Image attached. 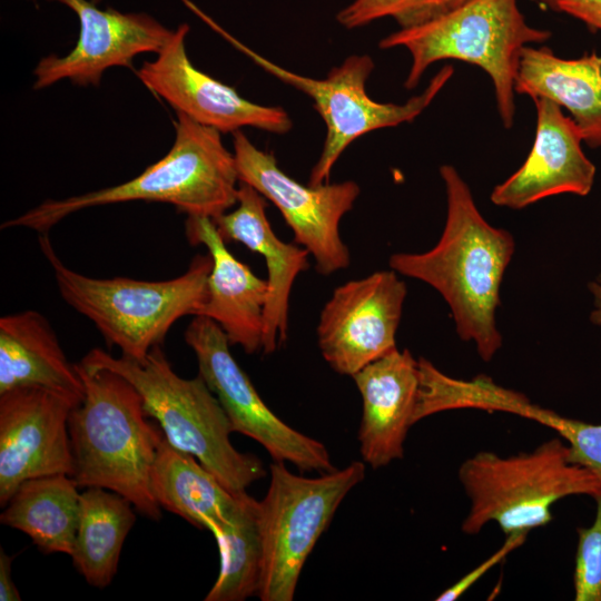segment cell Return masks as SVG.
I'll list each match as a JSON object with an SVG mask.
<instances>
[{"label": "cell", "instance_id": "obj_1", "mask_svg": "<svg viewBox=\"0 0 601 601\" xmlns=\"http://www.w3.org/2000/svg\"><path fill=\"white\" fill-rule=\"evenodd\" d=\"M440 175L447 214L437 244L424 253H395L388 265L436 289L450 306L460 338L473 341L480 357L490 362L502 346L495 312L515 242L510 231L485 220L455 167L442 165Z\"/></svg>", "mask_w": 601, "mask_h": 601}, {"label": "cell", "instance_id": "obj_2", "mask_svg": "<svg viewBox=\"0 0 601 601\" xmlns=\"http://www.w3.org/2000/svg\"><path fill=\"white\" fill-rule=\"evenodd\" d=\"M83 397L69 415L73 467L78 487L97 486L126 497L141 514L158 520L150 476L165 435L147 420L142 398L124 376L76 364Z\"/></svg>", "mask_w": 601, "mask_h": 601}, {"label": "cell", "instance_id": "obj_3", "mask_svg": "<svg viewBox=\"0 0 601 601\" xmlns=\"http://www.w3.org/2000/svg\"><path fill=\"white\" fill-rule=\"evenodd\" d=\"M220 134L177 114L170 150L137 177L66 199H48L4 221L1 229L24 227L46 234L73 213L134 200L167 203L187 216L215 219L237 204L239 187L234 154Z\"/></svg>", "mask_w": 601, "mask_h": 601}, {"label": "cell", "instance_id": "obj_4", "mask_svg": "<svg viewBox=\"0 0 601 601\" xmlns=\"http://www.w3.org/2000/svg\"><path fill=\"white\" fill-rule=\"evenodd\" d=\"M80 363L112 371L130 382L142 398L146 414L158 422L168 443L194 455L230 492H246L266 475L259 457L242 453L231 444L229 420L203 377L177 375L160 345L142 361L114 357L93 348Z\"/></svg>", "mask_w": 601, "mask_h": 601}, {"label": "cell", "instance_id": "obj_5", "mask_svg": "<svg viewBox=\"0 0 601 601\" xmlns=\"http://www.w3.org/2000/svg\"><path fill=\"white\" fill-rule=\"evenodd\" d=\"M46 234L39 245L52 267L60 295L73 309L90 319L107 343L122 356L142 361L159 346L175 322L197 316L207 297L210 255H197L188 269L167 280L126 277L93 278L67 267Z\"/></svg>", "mask_w": 601, "mask_h": 601}, {"label": "cell", "instance_id": "obj_6", "mask_svg": "<svg viewBox=\"0 0 601 601\" xmlns=\"http://www.w3.org/2000/svg\"><path fill=\"white\" fill-rule=\"evenodd\" d=\"M552 33L530 26L518 0H467L424 22L383 38L381 49L403 47L412 57L404 82L413 89L425 70L444 59L482 68L492 79L496 108L509 129L515 115L514 83L524 47L543 43Z\"/></svg>", "mask_w": 601, "mask_h": 601}, {"label": "cell", "instance_id": "obj_7", "mask_svg": "<svg viewBox=\"0 0 601 601\" xmlns=\"http://www.w3.org/2000/svg\"><path fill=\"white\" fill-rule=\"evenodd\" d=\"M459 479L470 501L461 526L467 535L477 534L489 522L497 523L505 536L529 533L552 521L559 500L601 494V477L570 460L562 437L506 457L479 452L461 464Z\"/></svg>", "mask_w": 601, "mask_h": 601}, {"label": "cell", "instance_id": "obj_8", "mask_svg": "<svg viewBox=\"0 0 601 601\" xmlns=\"http://www.w3.org/2000/svg\"><path fill=\"white\" fill-rule=\"evenodd\" d=\"M269 474L258 510L262 570L256 595L262 601H292L308 555L341 502L363 481L365 464L354 461L342 470L305 477L274 461Z\"/></svg>", "mask_w": 601, "mask_h": 601}, {"label": "cell", "instance_id": "obj_9", "mask_svg": "<svg viewBox=\"0 0 601 601\" xmlns=\"http://www.w3.org/2000/svg\"><path fill=\"white\" fill-rule=\"evenodd\" d=\"M206 21L262 69L314 101L325 124L326 136L321 156L309 174L308 184L312 186L328 183L341 155L361 136L414 120L430 106L454 72L452 66L443 67L423 92L404 104L378 102L366 91V80L374 69V61L367 55L349 56L331 69L325 78L315 79L276 65L231 37L210 19L206 18Z\"/></svg>", "mask_w": 601, "mask_h": 601}, {"label": "cell", "instance_id": "obj_10", "mask_svg": "<svg viewBox=\"0 0 601 601\" xmlns=\"http://www.w3.org/2000/svg\"><path fill=\"white\" fill-rule=\"evenodd\" d=\"M239 181L270 200L294 233L297 244L314 258L315 269L329 276L351 264L339 223L352 210L361 188L353 180L304 185L283 171L270 152L258 149L242 131L233 132Z\"/></svg>", "mask_w": 601, "mask_h": 601}, {"label": "cell", "instance_id": "obj_11", "mask_svg": "<svg viewBox=\"0 0 601 601\" xmlns=\"http://www.w3.org/2000/svg\"><path fill=\"white\" fill-rule=\"evenodd\" d=\"M199 375L224 408L233 432L257 441L274 461L289 462L300 471L319 474L336 470L326 446L279 418L262 400L229 349L220 326L211 318L194 316L185 331Z\"/></svg>", "mask_w": 601, "mask_h": 601}, {"label": "cell", "instance_id": "obj_12", "mask_svg": "<svg viewBox=\"0 0 601 601\" xmlns=\"http://www.w3.org/2000/svg\"><path fill=\"white\" fill-rule=\"evenodd\" d=\"M406 285L391 270L375 272L336 287L316 328L323 358L341 375L353 376L396 349Z\"/></svg>", "mask_w": 601, "mask_h": 601}, {"label": "cell", "instance_id": "obj_13", "mask_svg": "<svg viewBox=\"0 0 601 601\" xmlns=\"http://www.w3.org/2000/svg\"><path fill=\"white\" fill-rule=\"evenodd\" d=\"M79 403L43 387L0 394V505L27 480L71 475L69 415Z\"/></svg>", "mask_w": 601, "mask_h": 601}, {"label": "cell", "instance_id": "obj_14", "mask_svg": "<svg viewBox=\"0 0 601 601\" xmlns=\"http://www.w3.org/2000/svg\"><path fill=\"white\" fill-rule=\"evenodd\" d=\"M187 23L174 30L168 43L154 61L137 71L141 82L170 105L176 114L219 132L253 127L273 134L292 129L288 114L280 107L264 106L243 98L234 87L198 70L186 51Z\"/></svg>", "mask_w": 601, "mask_h": 601}, {"label": "cell", "instance_id": "obj_15", "mask_svg": "<svg viewBox=\"0 0 601 601\" xmlns=\"http://www.w3.org/2000/svg\"><path fill=\"white\" fill-rule=\"evenodd\" d=\"M71 9L80 31L75 48L66 56H47L33 70V88L42 89L63 79L77 86H98L111 67H132L144 52L158 53L171 39L174 30L144 12L99 9L89 0H49Z\"/></svg>", "mask_w": 601, "mask_h": 601}, {"label": "cell", "instance_id": "obj_16", "mask_svg": "<svg viewBox=\"0 0 601 601\" xmlns=\"http://www.w3.org/2000/svg\"><path fill=\"white\" fill-rule=\"evenodd\" d=\"M533 101L534 142L522 166L492 190L490 198L496 206L522 209L550 196H587L593 187L597 168L582 149L573 119L548 98Z\"/></svg>", "mask_w": 601, "mask_h": 601}, {"label": "cell", "instance_id": "obj_17", "mask_svg": "<svg viewBox=\"0 0 601 601\" xmlns=\"http://www.w3.org/2000/svg\"><path fill=\"white\" fill-rule=\"evenodd\" d=\"M362 396L359 451L373 469L403 457L404 441L414 424L420 386L418 359L398 348L353 376Z\"/></svg>", "mask_w": 601, "mask_h": 601}, {"label": "cell", "instance_id": "obj_18", "mask_svg": "<svg viewBox=\"0 0 601 601\" xmlns=\"http://www.w3.org/2000/svg\"><path fill=\"white\" fill-rule=\"evenodd\" d=\"M185 228L189 243L206 246L213 263L198 315L217 323L230 345H239L247 354L262 351L267 280L228 250L214 219L187 216Z\"/></svg>", "mask_w": 601, "mask_h": 601}, {"label": "cell", "instance_id": "obj_19", "mask_svg": "<svg viewBox=\"0 0 601 601\" xmlns=\"http://www.w3.org/2000/svg\"><path fill=\"white\" fill-rule=\"evenodd\" d=\"M266 200L255 188L239 181L236 209L214 221L225 242L242 243L265 259L268 294L262 352L268 355L287 338L290 292L296 277L309 266V253L277 237L266 215Z\"/></svg>", "mask_w": 601, "mask_h": 601}, {"label": "cell", "instance_id": "obj_20", "mask_svg": "<svg viewBox=\"0 0 601 601\" xmlns=\"http://www.w3.org/2000/svg\"><path fill=\"white\" fill-rule=\"evenodd\" d=\"M514 91L532 99L548 98L565 108L583 144L601 147V55L558 57L549 47L523 48Z\"/></svg>", "mask_w": 601, "mask_h": 601}, {"label": "cell", "instance_id": "obj_21", "mask_svg": "<svg viewBox=\"0 0 601 601\" xmlns=\"http://www.w3.org/2000/svg\"><path fill=\"white\" fill-rule=\"evenodd\" d=\"M43 387L78 403L83 383L56 333L36 311L0 318V394L17 387Z\"/></svg>", "mask_w": 601, "mask_h": 601}, {"label": "cell", "instance_id": "obj_22", "mask_svg": "<svg viewBox=\"0 0 601 601\" xmlns=\"http://www.w3.org/2000/svg\"><path fill=\"white\" fill-rule=\"evenodd\" d=\"M150 486L160 508L213 532L231 521L248 494L233 493L194 455L164 437L151 470Z\"/></svg>", "mask_w": 601, "mask_h": 601}, {"label": "cell", "instance_id": "obj_23", "mask_svg": "<svg viewBox=\"0 0 601 601\" xmlns=\"http://www.w3.org/2000/svg\"><path fill=\"white\" fill-rule=\"evenodd\" d=\"M70 475L24 481L6 504L0 522L26 533L43 553L71 555L80 512V493Z\"/></svg>", "mask_w": 601, "mask_h": 601}, {"label": "cell", "instance_id": "obj_24", "mask_svg": "<svg viewBox=\"0 0 601 601\" xmlns=\"http://www.w3.org/2000/svg\"><path fill=\"white\" fill-rule=\"evenodd\" d=\"M135 520L131 503L116 492L90 486L80 493L71 558L75 568L90 585L106 588L110 584Z\"/></svg>", "mask_w": 601, "mask_h": 601}, {"label": "cell", "instance_id": "obj_25", "mask_svg": "<svg viewBox=\"0 0 601 601\" xmlns=\"http://www.w3.org/2000/svg\"><path fill=\"white\" fill-rule=\"evenodd\" d=\"M258 510L259 501L248 495L235 518L211 532L220 566L205 601H243L257 594L262 570Z\"/></svg>", "mask_w": 601, "mask_h": 601}, {"label": "cell", "instance_id": "obj_26", "mask_svg": "<svg viewBox=\"0 0 601 601\" xmlns=\"http://www.w3.org/2000/svg\"><path fill=\"white\" fill-rule=\"evenodd\" d=\"M594 500L597 511L593 523L577 529L573 573L575 601H601V494Z\"/></svg>", "mask_w": 601, "mask_h": 601}, {"label": "cell", "instance_id": "obj_27", "mask_svg": "<svg viewBox=\"0 0 601 601\" xmlns=\"http://www.w3.org/2000/svg\"><path fill=\"white\" fill-rule=\"evenodd\" d=\"M435 0H353L336 16L346 29L359 28L377 19L392 17L407 28L422 21Z\"/></svg>", "mask_w": 601, "mask_h": 601}, {"label": "cell", "instance_id": "obj_28", "mask_svg": "<svg viewBox=\"0 0 601 601\" xmlns=\"http://www.w3.org/2000/svg\"><path fill=\"white\" fill-rule=\"evenodd\" d=\"M564 441L570 449V460L601 477V424L573 420Z\"/></svg>", "mask_w": 601, "mask_h": 601}, {"label": "cell", "instance_id": "obj_29", "mask_svg": "<svg viewBox=\"0 0 601 601\" xmlns=\"http://www.w3.org/2000/svg\"><path fill=\"white\" fill-rule=\"evenodd\" d=\"M528 533H512L506 535L504 543L486 560L467 572L453 585L437 595L436 601H455L474 585L485 573L502 562L513 550L522 545Z\"/></svg>", "mask_w": 601, "mask_h": 601}, {"label": "cell", "instance_id": "obj_30", "mask_svg": "<svg viewBox=\"0 0 601 601\" xmlns=\"http://www.w3.org/2000/svg\"><path fill=\"white\" fill-rule=\"evenodd\" d=\"M554 12L568 14L591 31H601V0H539Z\"/></svg>", "mask_w": 601, "mask_h": 601}, {"label": "cell", "instance_id": "obj_31", "mask_svg": "<svg viewBox=\"0 0 601 601\" xmlns=\"http://www.w3.org/2000/svg\"><path fill=\"white\" fill-rule=\"evenodd\" d=\"M13 556L0 549V601H20V593L12 580L11 565Z\"/></svg>", "mask_w": 601, "mask_h": 601}, {"label": "cell", "instance_id": "obj_32", "mask_svg": "<svg viewBox=\"0 0 601 601\" xmlns=\"http://www.w3.org/2000/svg\"><path fill=\"white\" fill-rule=\"evenodd\" d=\"M588 289L592 295L593 308L590 313V321L601 326V274L588 284Z\"/></svg>", "mask_w": 601, "mask_h": 601}, {"label": "cell", "instance_id": "obj_33", "mask_svg": "<svg viewBox=\"0 0 601 601\" xmlns=\"http://www.w3.org/2000/svg\"><path fill=\"white\" fill-rule=\"evenodd\" d=\"M467 0H435L431 7L425 12L423 19L421 22H424L435 16H439L441 13H444L462 3H464ZM420 22V23H421ZM418 24V23H417Z\"/></svg>", "mask_w": 601, "mask_h": 601}, {"label": "cell", "instance_id": "obj_34", "mask_svg": "<svg viewBox=\"0 0 601 601\" xmlns=\"http://www.w3.org/2000/svg\"><path fill=\"white\" fill-rule=\"evenodd\" d=\"M32 1H36V0H32Z\"/></svg>", "mask_w": 601, "mask_h": 601}]
</instances>
